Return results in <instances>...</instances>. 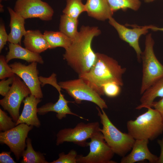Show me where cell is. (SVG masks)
Returning a JSON list of instances; mask_svg holds the SVG:
<instances>
[{
    "instance_id": "cell-32",
    "label": "cell",
    "mask_w": 163,
    "mask_h": 163,
    "mask_svg": "<svg viewBox=\"0 0 163 163\" xmlns=\"http://www.w3.org/2000/svg\"><path fill=\"white\" fill-rule=\"evenodd\" d=\"M8 35L6 32L4 24L2 23L0 25V52L8 41Z\"/></svg>"
},
{
    "instance_id": "cell-37",
    "label": "cell",
    "mask_w": 163,
    "mask_h": 163,
    "mask_svg": "<svg viewBox=\"0 0 163 163\" xmlns=\"http://www.w3.org/2000/svg\"><path fill=\"white\" fill-rule=\"evenodd\" d=\"M0 11L1 12H3L4 11L3 6L1 3H0Z\"/></svg>"
},
{
    "instance_id": "cell-27",
    "label": "cell",
    "mask_w": 163,
    "mask_h": 163,
    "mask_svg": "<svg viewBox=\"0 0 163 163\" xmlns=\"http://www.w3.org/2000/svg\"><path fill=\"white\" fill-rule=\"evenodd\" d=\"M12 117L8 116L7 113L0 109V130L4 132L14 127L16 125V123L12 121Z\"/></svg>"
},
{
    "instance_id": "cell-25",
    "label": "cell",
    "mask_w": 163,
    "mask_h": 163,
    "mask_svg": "<svg viewBox=\"0 0 163 163\" xmlns=\"http://www.w3.org/2000/svg\"><path fill=\"white\" fill-rule=\"evenodd\" d=\"M111 9L114 13L121 10L126 11L130 9L137 11L140 8L141 2L140 0H107Z\"/></svg>"
},
{
    "instance_id": "cell-34",
    "label": "cell",
    "mask_w": 163,
    "mask_h": 163,
    "mask_svg": "<svg viewBox=\"0 0 163 163\" xmlns=\"http://www.w3.org/2000/svg\"><path fill=\"white\" fill-rule=\"evenodd\" d=\"M152 107L159 113L163 120V97L158 101H154L152 104Z\"/></svg>"
},
{
    "instance_id": "cell-29",
    "label": "cell",
    "mask_w": 163,
    "mask_h": 163,
    "mask_svg": "<svg viewBox=\"0 0 163 163\" xmlns=\"http://www.w3.org/2000/svg\"><path fill=\"white\" fill-rule=\"evenodd\" d=\"M78 155L76 151L71 149L67 154L62 152L59 155L57 159L50 163H77L76 158Z\"/></svg>"
},
{
    "instance_id": "cell-13",
    "label": "cell",
    "mask_w": 163,
    "mask_h": 163,
    "mask_svg": "<svg viewBox=\"0 0 163 163\" xmlns=\"http://www.w3.org/2000/svg\"><path fill=\"white\" fill-rule=\"evenodd\" d=\"M37 62H32L26 65L19 62H15L9 66L15 74L22 79L31 92V94L41 99L43 95L38 76Z\"/></svg>"
},
{
    "instance_id": "cell-26",
    "label": "cell",
    "mask_w": 163,
    "mask_h": 163,
    "mask_svg": "<svg viewBox=\"0 0 163 163\" xmlns=\"http://www.w3.org/2000/svg\"><path fill=\"white\" fill-rule=\"evenodd\" d=\"M82 0H66V7L62 11L63 14L78 19L80 15L86 11L85 4Z\"/></svg>"
},
{
    "instance_id": "cell-28",
    "label": "cell",
    "mask_w": 163,
    "mask_h": 163,
    "mask_svg": "<svg viewBox=\"0 0 163 163\" xmlns=\"http://www.w3.org/2000/svg\"><path fill=\"white\" fill-rule=\"evenodd\" d=\"M120 86L114 82H109L103 84L102 86L104 94L113 97L117 96L121 91Z\"/></svg>"
},
{
    "instance_id": "cell-22",
    "label": "cell",
    "mask_w": 163,
    "mask_h": 163,
    "mask_svg": "<svg viewBox=\"0 0 163 163\" xmlns=\"http://www.w3.org/2000/svg\"><path fill=\"white\" fill-rule=\"evenodd\" d=\"M43 34L48 43L50 49L60 47L65 50L70 45L72 42L71 39L60 31L45 30Z\"/></svg>"
},
{
    "instance_id": "cell-36",
    "label": "cell",
    "mask_w": 163,
    "mask_h": 163,
    "mask_svg": "<svg viewBox=\"0 0 163 163\" xmlns=\"http://www.w3.org/2000/svg\"><path fill=\"white\" fill-rule=\"evenodd\" d=\"M151 30H152L155 31H163V27L159 28L155 26H154L151 28Z\"/></svg>"
},
{
    "instance_id": "cell-14",
    "label": "cell",
    "mask_w": 163,
    "mask_h": 163,
    "mask_svg": "<svg viewBox=\"0 0 163 163\" xmlns=\"http://www.w3.org/2000/svg\"><path fill=\"white\" fill-rule=\"evenodd\" d=\"M149 140H135L131 151L128 155L122 157L121 163H134L148 160L151 163H157L158 157L152 154L148 147Z\"/></svg>"
},
{
    "instance_id": "cell-11",
    "label": "cell",
    "mask_w": 163,
    "mask_h": 163,
    "mask_svg": "<svg viewBox=\"0 0 163 163\" xmlns=\"http://www.w3.org/2000/svg\"><path fill=\"white\" fill-rule=\"evenodd\" d=\"M14 10L25 19L38 18L43 21L52 19V8L42 0H17Z\"/></svg>"
},
{
    "instance_id": "cell-3",
    "label": "cell",
    "mask_w": 163,
    "mask_h": 163,
    "mask_svg": "<svg viewBox=\"0 0 163 163\" xmlns=\"http://www.w3.org/2000/svg\"><path fill=\"white\" fill-rule=\"evenodd\" d=\"M134 120L126 123L128 133L135 140H153L163 132V120L159 113L150 107Z\"/></svg>"
},
{
    "instance_id": "cell-15",
    "label": "cell",
    "mask_w": 163,
    "mask_h": 163,
    "mask_svg": "<svg viewBox=\"0 0 163 163\" xmlns=\"http://www.w3.org/2000/svg\"><path fill=\"white\" fill-rule=\"evenodd\" d=\"M41 100L30 94L23 101L24 106L21 114L16 122L17 126L20 123H24L29 126L39 128L40 122L37 116L38 104Z\"/></svg>"
},
{
    "instance_id": "cell-7",
    "label": "cell",
    "mask_w": 163,
    "mask_h": 163,
    "mask_svg": "<svg viewBox=\"0 0 163 163\" xmlns=\"http://www.w3.org/2000/svg\"><path fill=\"white\" fill-rule=\"evenodd\" d=\"M100 129L97 122H80L73 128H65L59 131L56 135V145L68 142L82 147L87 146V140L100 131Z\"/></svg>"
},
{
    "instance_id": "cell-4",
    "label": "cell",
    "mask_w": 163,
    "mask_h": 163,
    "mask_svg": "<svg viewBox=\"0 0 163 163\" xmlns=\"http://www.w3.org/2000/svg\"><path fill=\"white\" fill-rule=\"evenodd\" d=\"M102 125L100 131L106 143L114 154L123 157L131 150L135 140L128 133L122 132L112 123L104 110L96 107Z\"/></svg>"
},
{
    "instance_id": "cell-18",
    "label": "cell",
    "mask_w": 163,
    "mask_h": 163,
    "mask_svg": "<svg viewBox=\"0 0 163 163\" xmlns=\"http://www.w3.org/2000/svg\"><path fill=\"white\" fill-rule=\"evenodd\" d=\"M7 9L10 17V32L8 41L10 43L21 45L22 38L27 32L24 27L25 19L10 7H8Z\"/></svg>"
},
{
    "instance_id": "cell-17",
    "label": "cell",
    "mask_w": 163,
    "mask_h": 163,
    "mask_svg": "<svg viewBox=\"0 0 163 163\" xmlns=\"http://www.w3.org/2000/svg\"><path fill=\"white\" fill-rule=\"evenodd\" d=\"M85 6L88 16L99 21L109 19L113 14L107 0H87Z\"/></svg>"
},
{
    "instance_id": "cell-8",
    "label": "cell",
    "mask_w": 163,
    "mask_h": 163,
    "mask_svg": "<svg viewBox=\"0 0 163 163\" xmlns=\"http://www.w3.org/2000/svg\"><path fill=\"white\" fill-rule=\"evenodd\" d=\"M90 139V141L87 143L90 148L89 153L85 156L78 155L77 163H116L112 160L114 153L106 142L101 132H98Z\"/></svg>"
},
{
    "instance_id": "cell-19",
    "label": "cell",
    "mask_w": 163,
    "mask_h": 163,
    "mask_svg": "<svg viewBox=\"0 0 163 163\" xmlns=\"http://www.w3.org/2000/svg\"><path fill=\"white\" fill-rule=\"evenodd\" d=\"M24 37L23 43L25 48L33 52L40 54L50 49L43 34L39 30H27Z\"/></svg>"
},
{
    "instance_id": "cell-5",
    "label": "cell",
    "mask_w": 163,
    "mask_h": 163,
    "mask_svg": "<svg viewBox=\"0 0 163 163\" xmlns=\"http://www.w3.org/2000/svg\"><path fill=\"white\" fill-rule=\"evenodd\" d=\"M155 42L151 34L146 35L145 48L141 55L142 62V77L140 94L144 91L163 77V65L156 58L154 51Z\"/></svg>"
},
{
    "instance_id": "cell-16",
    "label": "cell",
    "mask_w": 163,
    "mask_h": 163,
    "mask_svg": "<svg viewBox=\"0 0 163 163\" xmlns=\"http://www.w3.org/2000/svg\"><path fill=\"white\" fill-rule=\"evenodd\" d=\"M61 88L60 87L56 89L59 94V99L57 101L54 103L52 102L46 103L37 108L38 114L43 115L49 112H54L56 113V117L59 120L66 118L67 114H70L77 117L81 119L88 120L71 111L68 104L69 102H74L70 101L66 99L64 95L61 93Z\"/></svg>"
},
{
    "instance_id": "cell-39",
    "label": "cell",
    "mask_w": 163,
    "mask_h": 163,
    "mask_svg": "<svg viewBox=\"0 0 163 163\" xmlns=\"http://www.w3.org/2000/svg\"><path fill=\"white\" fill-rule=\"evenodd\" d=\"M9 0H0V3H1L3 1H7Z\"/></svg>"
},
{
    "instance_id": "cell-21",
    "label": "cell",
    "mask_w": 163,
    "mask_h": 163,
    "mask_svg": "<svg viewBox=\"0 0 163 163\" xmlns=\"http://www.w3.org/2000/svg\"><path fill=\"white\" fill-rule=\"evenodd\" d=\"M163 97V77L159 79L146 90L142 94L140 99V104L136 109L152 107L155 99L158 97Z\"/></svg>"
},
{
    "instance_id": "cell-1",
    "label": "cell",
    "mask_w": 163,
    "mask_h": 163,
    "mask_svg": "<svg viewBox=\"0 0 163 163\" xmlns=\"http://www.w3.org/2000/svg\"><path fill=\"white\" fill-rule=\"evenodd\" d=\"M97 27L82 25L63 55L64 60L79 75L89 72L94 64L96 53L92 49V41L101 34Z\"/></svg>"
},
{
    "instance_id": "cell-35",
    "label": "cell",
    "mask_w": 163,
    "mask_h": 163,
    "mask_svg": "<svg viewBox=\"0 0 163 163\" xmlns=\"http://www.w3.org/2000/svg\"><path fill=\"white\" fill-rule=\"evenodd\" d=\"M157 142L161 149L160 155L158 157L157 163H163V137L161 139H158Z\"/></svg>"
},
{
    "instance_id": "cell-2",
    "label": "cell",
    "mask_w": 163,
    "mask_h": 163,
    "mask_svg": "<svg viewBox=\"0 0 163 163\" xmlns=\"http://www.w3.org/2000/svg\"><path fill=\"white\" fill-rule=\"evenodd\" d=\"M126 70L112 58L97 53L95 61L90 70L79 78L101 96L104 95L102 86L105 83L114 82L121 86L123 85L122 77Z\"/></svg>"
},
{
    "instance_id": "cell-6",
    "label": "cell",
    "mask_w": 163,
    "mask_h": 163,
    "mask_svg": "<svg viewBox=\"0 0 163 163\" xmlns=\"http://www.w3.org/2000/svg\"><path fill=\"white\" fill-rule=\"evenodd\" d=\"M58 84L77 104L85 101L94 103L101 110L107 108L105 102L101 96L81 78L60 82Z\"/></svg>"
},
{
    "instance_id": "cell-31",
    "label": "cell",
    "mask_w": 163,
    "mask_h": 163,
    "mask_svg": "<svg viewBox=\"0 0 163 163\" xmlns=\"http://www.w3.org/2000/svg\"><path fill=\"white\" fill-rule=\"evenodd\" d=\"M14 76L8 78L6 80L5 78L2 79L0 81V94L2 96L5 97L9 91L11 87L10 85L13 83Z\"/></svg>"
},
{
    "instance_id": "cell-24",
    "label": "cell",
    "mask_w": 163,
    "mask_h": 163,
    "mask_svg": "<svg viewBox=\"0 0 163 163\" xmlns=\"http://www.w3.org/2000/svg\"><path fill=\"white\" fill-rule=\"evenodd\" d=\"M27 149L24 151L21 163H48L45 159L44 154L36 152L33 149L31 143V139L29 138L27 139Z\"/></svg>"
},
{
    "instance_id": "cell-20",
    "label": "cell",
    "mask_w": 163,
    "mask_h": 163,
    "mask_svg": "<svg viewBox=\"0 0 163 163\" xmlns=\"http://www.w3.org/2000/svg\"><path fill=\"white\" fill-rule=\"evenodd\" d=\"M9 51L6 56V62L12 59H18L26 61L28 62H37L41 64L43 60L40 54L33 52L20 44L10 43L8 45Z\"/></svg>"
},
{
    "instance_id": "cell-38",
    "label": "cell",
    "mask_w": 163,
    "mask_h": 163,
    "mask_svg": "<svg viewBox=\"0 0 163 163\" xmlns=\"http://www.w3.org/2000/svg\"><path fill=\"white\" fill-rule=\"evenodd\" d=\"M144 2L146 3H150L153 2L155 0H144Z\"/></svg>"
},
{
    "instance_id": "cell-12",
    "label": "cell",
    "mask_w": 163,
    "mask_h": 163,
    "mask_svg": "<svg viewBox=\"0 0 163 163\" xmlns=\"http://www.w3.org/2000/svg\"><path fill=\"white\" fill-rule=\"evenodd\" d=\"M109 23L117 30L120 38L127 43L135 51L137 60L140 62L141 55L142 53L139 44V40L143 35L146 34L149 29L154 25H152L140 26L135 25H129L133 27L129 28L120 24L113 17L109 19Z\"/></svg>"
},
{
    "instance_id": "cell-9",
    "label": "cell",
    "mask_w": 163,
    "mask_h": 163,
    "mask_svg": "<svg viewBox=\"0 0 163 163\" xmlns=\"http://www.w3.org/2000/svg\"><path fill=\"white\" fill-rule=\"evenodd\" d=\"M31 94L29 88L16 75L8 94L0 100V104L7 111L15 123L19 115V109L24 99Z\"/></svg>"
},
{
    "instance_id": "cell-30",
    "label": "cell",
    "mask_w": 163,
    "mask_h": 163,
    "mask_svg": "<svg viewBox=\"0 0 163 163\" xmlns=\"http://www.w3.org/2000/svg\"><path fill=\"white\" fill-rule=\"evenodd\" d=\"M15 75L12 68L6 60L5 57L3 55L0 56V79L2 80Z\"/></svg>"
},
{
    "instance_id": "cell-23",
    "label": "cell",
    "mask_w": 163,
    "mask_h": 163,
    "mask_svg": "<svg viewBox=\"0 0 163 163\" xmlns=\"http://www.w3.org/2000/svg\"><path fill=\"white\" fill-rule=\"evenodd\" d=\"M78 19L73 18L63 14L60 16L59 27V31L72 40L78 33Z\"/></svg>"
},
{
    "instance_id": "cell-10",
    "label": "cell",
    "mask_w": 163,
    "mask_h": 163,
    "mask_svg": "<svg viewBox=\"0 0 163 163\" xmlns=\"http://www.w3.org/2000/svg\"><path fill=\"white\" fill-rule=\"evenodd\" d=\"M25 123H20L14 128L0 133V142L9 148L17 161L22 157L27 147L26 144L28 133L33 128Z\"/></svg>"
},
{
    "instance_id": "cell-33",
    "label": "cell",
    "mask_w": 163,
    "mask_h": 163,
    "mask_svg": "<svg viewBox=\"0 0 163 163\" xmlns=\"http://www.w3.org/2000/svg\"><path fill=\"white\" fill-rule=\"evenodd\" d=\"M11 152H3L0 154V163H16L11 156Z\"/></svg>"
}]
</instances>
